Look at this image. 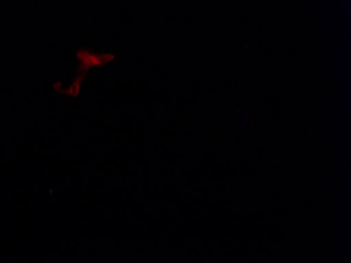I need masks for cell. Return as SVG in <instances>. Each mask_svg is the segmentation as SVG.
Wrapping results in <instances>:
<instances>
[{
    "label": "cell",
    "instance_id": "cell-2",
    "mask_svg": "<svg viewBox=\"0 0 351 263\" xmlns=\"http://www.w3.org/2000/svg\"><path fill=\"white\" fill-rule=\"evenodd\" d=\"M86 76H88V75L75 74L73 84H71L68 89L61 88V86H62L61 82H56V84H54L53 89H54L56 92L60 93V94L69 95V96H72L74 97V98H76V97H78L80 90H82V84H84V80L86 79Z\"/></svg>",
    "mask_w": 351,
    "mask_h": 263
},
{
    "label": "cell",
    "instance_id": "cell-1",
    "mask_svg": "<svg viewBox=\"0 0 351 263\" xmlns=\"http://www.w3.org/2000/svg\"><path fill=\"white\" fill-rule=\"evenodd\" d=\"M76 58L79 65H77L75 74L88 75L92 68H100L108 65L116 58L115 55L110 53H96L92 49L80 47L76 53Z\"/></svg>",
    "mask_w": 351,
    "mask_h": 263
}]
</instances>
